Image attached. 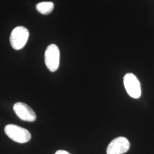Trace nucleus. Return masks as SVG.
I'll return each mask as SVG.
<instances>
[{
  "label": "nucleus",
  "mask_w": 154,
  "mask_h": 154,
  "mask_svg": "<svg viewBox=\"0 0 154 154\" xmlns=\"http://www.w3.org/2000/svg\"><path fill=\"white\" fill-rule=\"evenodd\" d=\"M29 36V30L24 26H17L11 32L10 42L14 49H22L28 41Z\"/></svg>",
  "instance_id": "3"
},
{
  "label": "nucleus",
  "mask_w": 154,
  "mask_h": 154,
  "mask_svg": "<svg viewBox=\"0 0 154 154\" xmlns=\"http://www.w3.org/2000/svg\"><path fill=\"white\" fill-rule=\"evenodd\" d=\"M4 130L9 138L17 143H26L31 139V134L28 130L15 125H6Z\"/></svg>",
  "instance_id": "1"
},
{
  "label": "nucleus",
  "mask_w": 154,
  "mask_h": 154,
  "mask_svg": "<svg viewBox=\"0 0 154 154\" xmlns=\"http://www.w3.org/2000/svg\"><path fill=\"white\" fill-rule=\"evenodd\" d=\"M130 143L127 138L119 137L113 139L107 148V154H123L130 149Z\"/></svg>",
  "instance_id": "5"
},
{
  "label": "nucleus",
  "mask_w": 154,
  "mask_h": 154,
  "mask_svg": "<svg viewBox=\"0 0 154 154\" xmlns=\"http://www.w3.org/2000/svg\"><path fill=\"white\" fill-rule=\"evenodd\" d=\"M55 154H70L69 152H68L67 151H65V150H58L57 151Z\"/></svg>",
  "instance_id": "8"
},
{
  "label": "nucleus",
  "mask_w": 154,
  "mask_h": 154,
  "mask_svg": "<svg viewBox=\"0 0 154 154\" xmlns=\"http://www.w3.org/2000/svg\"><path fill=\"white\" fill-rule=\"evenodd\" d=\"M54 7V5L52 2H41L36 5V9L40 13L47 15L53 11Z\"/></svg>",
  "instance_id": "7"
},
{
  "label": "nucleus",
  "mask_w": 154,
  "mask_h": 154,
  "mask_svg": "<svg viewBox=\"0 0 154 154\" xmlns=\"http://www.w3.org/2000/svg\"><path fill=\"white\" fill-rule=\"evenodd\" d=\"M60 51L55 44L48 46L45 52V62L48 69L51 72H55L60 66Z\"/></svg>",
  "instance_id": "2"
},
{
  "label": "nucleus",
  "mask_w": 154,
  "mask_h": 154,
  "mask_svg": "<svg viewBox=\"0 0 154 154\" xmlns=\"http://www.w3.org/2000/svg\"><path fill=\"white\" fill-rule=\"evenodd\" d=\"M13 110L17 116L24 121L32 122L36 120L37 116L33 109L28 105L17 102L13 106Z\"/></svg>",
  "instance_id": "6"
},
{
  "label": "nucleus",
  "mask_w": 154,
  "mask_h": 154,
  "mask_svg": "<svg viewBox=\"0 0 154 154\" xmlns=\"http://www.w3.org/2000/svg\"><path fill=\"white\" fill-rule=\"evenodd\" d=\"M123 83L127 94L133 98L141 96V86L137 77L132 73H127L123 78Z\"/></svg>",
  "instance_id": "4"
}]
</instances>
